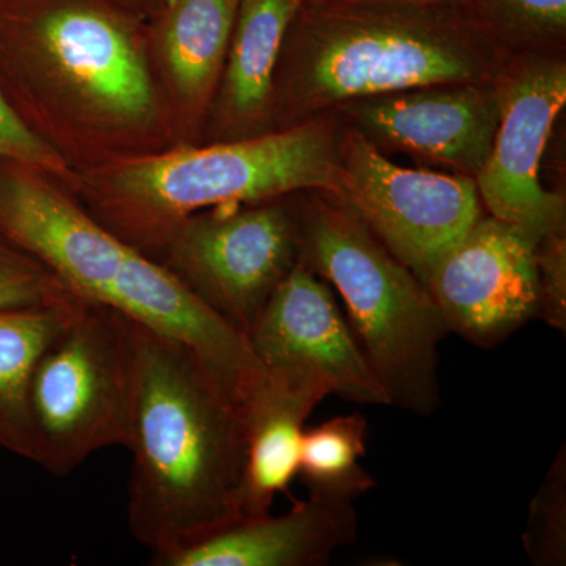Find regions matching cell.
I'll use <instances>...</instances> for the list:
<instances>
[{"mask_svg":"<svg viewBox=\"0 0 566 566\" xmlns=\"http://www.w3.org/2000/svg\"><path fill=\"white\" fill-rule=\"evenodd\" d=\"M367 431V419L359 412L304 431L297 475L308 494L354 502L375 488L374 475L360 464Z\"/></svg>","mask_w":566,"mask_h":566,"instance_id":"obj_19","label":"cell"},{"mask_svg":"<svg viewBox=\"0 0 566 566\" xmlns=\"http://www.w3.org/2000/svg\"><path fill=\"white\" fill-rule=\"evenodd\" d=\"M536 244L520 227L480 216L423 281L450 333L490 346L538 316Z\"/></svg>","mask_w":566,"mask_h":566,"instance_id":"obj_11","label":"cell"},{"mask_svg":"<svg viewBox=\"0 0 566 566\" xmlns=\"http://www.w3.org/2000/svg\"><path fill=\"white\" fill-rule=\"evenodd\" d=\"M132 397V319L85 301L33 371L35 464L69 475L99 450L125 447Z\"/></svg>","mask_w":566,"mask_h":566,"instance_id":"obj_7","label":"cell"},{"mask_svg":"<svg viewBox=\"0 0 566 566\" xmlns=\"http://www.w3.org/2000/svg\"><path fill=\"white\" fill-rule=\"evenodd\" d=\"M333 197L422 283L482 216L474 178L405 169L353 126L342 133L340 189Z\"/></svg>","mask_w":566,"mask_h":566,"instance_id":"obj_9","label":"cell"},{"mask_svg":"<svg viewBox=\"0 0 566 566\" xmlns=\"http://www.w3.org/2000/svg\"><path fill=\"white\" fill-rule=\"evenodd\" d=\"M524 547L532 564L562 566L566 564V457L565 449L532 499Z\"/></svg>","mask_w":566,"mask_h":566,"instance_id":"obj_21","label":"cell"},{"mask_svg":"<svg viewBox=\"0 0 566 566\" xmlns=\"http://www.w3.org/2000/svg\"><path fill=\"white\" fill-rule=\"evenodd\" d=\"M375 144L476 178L499 120L497 82H455L356 99L335 109Z\"/></svg>","mask_w":566,"mask_h":566,"instance_id":"obj_13","label":"cell"},{"mask_svg":"<svg viewBox=\"0 0 566 566\" xmlns=\"http://www.w3.org/2000/svg\"><path fill=\"white\" fill-rule=\"evenodd\" d=\"M357 528L353 502L311 494L285 515L240 517L156 566H323Z\"/></svg>","mask_w":566,"mask_h":566,"instance_id":"obj_15","label":"cell"},{"mask_svg":"<svg viewBox=\"0 0 566 566\" xmlns=\"http://www.w3.org/2000/svg\"><path fill=\"white\" fill-rule=\"evenodd\" d=\"M118 2L142 14V17L148 18L153 11L161 6L163 0H118Z\"/></svg>","mask_w":566,"mask_h":566,"instance_id":"obj_25","label":"cell"},{"mask_svg":"<svg viewBox=\"0 0 566 566\" xmlns=\"http://www.w3.org/2000/svg\"><path fill=\"white\" fill-rule=\"evenodd\" d=\"M76 296L20 245L0 234V311L65 303Z\"/></svg>","mask_w":566,"mask_h":566,"instance_id":"obj_22","label":"cell"},{"mask_svg":"<svg viewBox=\"0 0 566 566\" xmlns=\"http://www.w3.org/2000/svg\"><path fill=\"white\" fill-rule=\"evenodd\" d=\"M304 3L326 2V0H303Z\"/></svg>","mask_w":566,"mask_h":566,"instance_id":"obj_27","label":"cell"},{"mask_svg":"<svg viewBox=\"0 0 566 566\" xmlns=\"http://www.w3.org/2000/svg\"><path fill=\"white\" fill-rule=\"evenodd\" d=\"M342 133L326 114L248 139L178 144L74 174L71 191L92 218L158 262L174 230L197 212L296 192L337 196Z\"/></svg>","mask_w":566,"mask_h":566,"instance_id":"obj_5","label":"cell"},{"mask_svg":"<svg viewBox=\"0 0 566 566\" xmlns=\"http://www.w3.org/2000/svg\"><path fill=\"white\" fill-rule=\"evenodd\" d=\"M240 0H163L148 54L178 144H200Z\"/></svg>","mask_w":566,"mask_h":566,"instance_id":"obj_14","label":"cell"},{"mask_svg":"<svg viewBox=\"0 0 566 566\" xmlns=\"http://www.w3.org/2000/svg\"><path fill=\"white\" fill-rule=\"evenodd\" d=\"M2 158L33 164L54 175L70 189L73 186V170L46 145L41 144L31 133L22 128L21 123L14 118L0 95V159Z\"/></svg>","mask_w":566,"mask_h":566,"instance_id":"obj_24","label":"cell"},{"mask_svg":"<svg viewBox=\"0 0 566 566\" xmlns=\"http://www.w3.org/2000/svg\"><path fill=\"white\" fill-rule=\"evenodd\" d=\"M497 91L501 120L476 191L493 218L539 241L565 230L564 197L543 188L539 164L566 104V63L560 54L513 55Z\"/></svg>","mask_w":566,"mask_h":566,"instance_id":"obj_10","label":"cell"},{"mask_svg":"<svg viewBox=\"0 0 566 566\" xmlns=\"http://www.w3.org/2000/svg\"><path fill=\"white\" fill-rule=\"evenodd\" d=\"M333 394L322 378L263 370L243 406L244 474L241 517L270 515L275 495L286 493L300 468L304 423Z\"/></svg>","mask_w":566,"mask_h":566,"instance_id":"obj_17","label":"cell"},{"mask_svg":"<svg viewBox=\"0 0 566 566\" xmlns=\"http://www.w3.org/2000/svg\"><path fill=\"white\" fill-rule=\"evenodd\" d=\"M0 234L81 300L185 346L223 397L243 409L263 376L248 338L161 263L92 218L65 182L33 164L0 159Z\"/></svg>","mask_w":566,"mask_h":566,"instance_id":"obj_4","label":"cell"},{"mask_svg":"<svg viewBox=\"0 0 566 566\" xmlns=\"http://www.w3.org/2000/svg\"><path fill=\"white\" fill-rule=\"evenodd\" d=\"M427 2H455V3H464V6H472L476 0H427Z\"/></svg>","mask_w":566,"mask_h":566,"instance_id":"obj_26","label":"cell"},{"mask_svg":"<svg viewBox=\"0 0 566 566\" xmlns=\"http://www.w3.org/2000/svg\"><path fill=\"white\" fill-rule=\"evenodd\" d=\"M85 301L0 311V449L36 461L31 416L33 371Z\"/></svg>","mask_w":566,"mask_h":566,"instance_id":"obj_18","label":"cell"},{"mask_svg":"<svg viewBox=\"0 0 566 566\" xmlns=\"http://www.w3.org/2000/svg\"><path fill=\"white\" fill-rule=\"evenodd\" d=\"M128 524L151 564L241 517L244 422L185 346L132 319Z\"/></svg>","mask_w":566,"mask_h":566,"instance_id":"obj_3","label":"cell"},{"mask_svg":"<svg viewBox=\"0 0 566 566\" xmlns=\"http://www.w3.org/2000/svg\"><path fill=\"white\" fill-rule=\"evenodd\" d=\"M0 95L74 174L178 145L147 18L118 0H0Z\"/></svg>","mask_w":566,"mask_h":566,"instance_id":"obj_1","label":"cell"},{"mask_svg":"<svg viewBox=\"0 0 566 566\" xmlns=\"http://www.w3.org/2000/svg\"><path fill=\"white\" fill-rule=\"evenodd\" d=\"M539 282V318L554 329H566L565 230L546 234L536 244Z\"/></svg>","mask_w":566,"mask_h":566,"instance_id":"obj_23","label":"cell"},{"mask_svg":"<svg viewBox=\"0 0 566 566\" xmlns=\"http://www.w3.org/2000/svg\"><path fill=\"white\" fill-rule=\"evenodd\" d=\"M476 18L502 46L520 54H560L566 0H476Z\"/></svg>","mask_w":566,"mask_h":566,"instance_id":"obj_20","label":"cell"},{"mask_svg":"<svg viewBox=\"0 0 566 566\" xmlns=\"http://www.w3.org/2000/svg\"><path fill=\"white\" fill-rule=\"evenodd\" d=\"M248 342L263 370L316 376L345 400L390 406L329 286L304 263L283 279Z\"/></svg>","mask_w":566,"mask_h":566,"instance_id":"obj_12","label":"cell"},{"mask_svg":"<svg viewBox=\"0 0 566 566\" xmlns=\"http://www.w3.org/2000/svg\"><path fill=\"white\" fill-rule=\"evenodd\" d=\"M300 253L297 203L285 196L192 214L170 234L158 262L248 338Z\"/></svg>","mask_w":566,"mask_h":566,"instance_id":"obj_8","label":"cell"},{"mask_svg":"<svg viewBox=\"0 0 566 566\" xmlns=\"http://www.w3.org/2000/svg\"><path fill=\"white\" fill-rule=\"evenodd\" d=\"M300 262L333 283L390 406L428 416L439 405L438 349L450 333L427 286L329 193L297 203Z\"/></svg>","mask_w":566,"mask_h":566,"instance_id":"obj_6","label":"cell"},{"mask_svg":"<svg viewBox=\"0 0 566 566\" xmlns=\"http://www.w3.org/2000/svg\"><path fill=\"white\" fill-rule=\"evenodd\" d=\"M303 0H240L202 142L271 132L275 69Z\"/></svg>","mask_w":566,"mask_h":566,"instance_id":"obj_16","label":"cell"},{"mask_svg":"<svg viewBox=\"0 0 566 566\" xmlns=\"http://www.w3.org/2000/svg\"><path fill=\"white\" fill-rule=\"evenodd\" d=\"M512 57L464 3L303 2L275 69L271 132L356 99L427 85L497 82Z\"/></svg>","mask_w":566,"mask_h":566,"instance_id":"obj_2","label":"cell"}]
</instances>
